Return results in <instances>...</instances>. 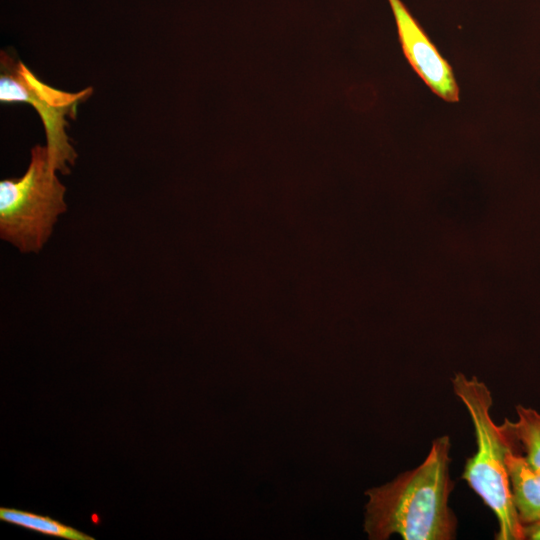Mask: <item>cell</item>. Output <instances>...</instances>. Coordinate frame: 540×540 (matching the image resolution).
Masks as SVG:
<instances>
[{"mask_svg": "<svg viewBox=\"0 0 540 540\" xmlns=\"http://www.w3.org/2000/svg\"><path fill=\"white\" fill-rule=\"evenodd\" d=\"M0 520L44 535L66 540H94L82 531L48 516L15 508H0Z\"/></svg>", "mask_w": 540, "mask_h": 540, "instance_id": "cell-7", "label": "cell"}, {"mask_svg": "<svg viewBox=\"0 0 540 540\" xmlns=\"http://www.w3.org/2000/svg\"><path fill=\"white\" fill-rule=\"evenodd\" d=\"M454 394L465 405L473 423L477 450L466 460L462 478L494 513L498 521L496 540H524V530L512 503L506 455L520 446L512 422L496 425L490 415L493 398L477 377L456 373L451 379Z\"/></svg>", "mask_w": 540, "mask_h": 540, "instance_id": "cell-2", "label": "cell"}, {"mask_svg": "<svg viewBox=\"0 0 540 540\" xmlns=\"http://www.w3.org/2000/svg\"><path fill=\"white\" fill-rule=\"evenodd\" d=\"M525 539L540 540V523L523 527Z\"/></svg>", "mask_w": 540, "mask_h": 540, "instance_id": "cell-9", "label": "cell"}, {"mask_svg": "<svg viewBox=\"0 0 540 540\" xmlns=\"http://www.w3.org/2000/svg\"><path fill=\"white\" fill-rule=\"evenodd\" d=\"M448 435L431 443L425 460L392 481L368 489L364 530L371 540L397 534L404 540H452L457 518L449 506L454 488L449 473Z\"/></svg>", "mask_w": 540, "mask_h": 540, "instance_id": "cell-1", "label": "cell"}, {"mask_svg": "<svg viewBox=\"0 0 540 540\" xmlns=\"http://www.w3.org/2000/svg\"><path fill=\"white\" fill-rule=\"evenodd\" d=\"M0 101L27 103L37 111L46 135V148L52 169L68 174L77 152L66 133L67 117L74 119L78 106L93 93L92 87L66 92L41 81L23 62L6 52L0 58Z\"/></svg>", "mask_w": 540, "mask_h": 540, "instance_id": "cell-4", "label": "cell"}, {"mask_svg": "<svg viewBox=\"0 0 540 540\" xmlns=\"http://www.w3.org/2000/svg\"><path fill=\"white\" fill-rule=\"evenodd\" d=\"M65 192L46 146H34L25 173L0 181L1 238L22 253H38L67 210Z\"/></svg>", "mask_w": 540, "mask_h": 540, "instance_id": "cell-3", "label": "cell"}, {"mask_svg": "<svg viewBox=\"0 0 540 540\" xmlns=\"http://www.w3.org/2000/svg\"><path fill=\"white\" fill-rule=\"evenodd\" d=\"M404 56L433 93L447 102L459 101V87L448 61L401 0H388Z\"/></svg>", "mask_w": 540, "mask_h": 540, "instance_id": "cell-5", "label": "cell"}, {"mask_svg": "<svg viewBox=\"0 0 540 540\" xmlns=\"http://www.w3.org/2000/svg\"><path fill=\"white\" fill-rule=\"evenodd\" d=\"M514 433L525 452L528 463L540 473V412L522 405L516 406Z\"/></svg>", "mask_w": 540, "mask_h": 540, "instance_id": "cell-8", "label": "cell"}, {"mask_svg": "<svg viewBox=\"0 0 540 540\" xmlns=\"http://www.w3.org/2000/svg\"><path fill=\"white\" fill-rule=\"evenodd\" d=\"M512 503L522 526L540 523V473L518 453L511 450L506 455Z\"/></svg>", "mask_w": 540, "mask_h": 540, "instance_id": "cell-6", "label": "cell"}]
</instances>
